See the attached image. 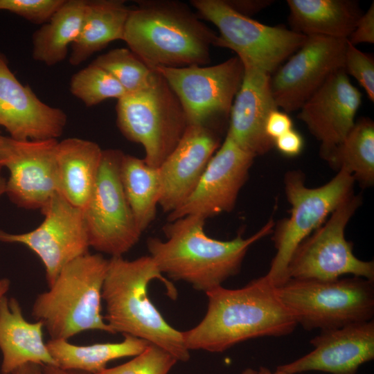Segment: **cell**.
I'll use <instances>...</instances> for the list:
<instances>
[{
    "mask_svg": "<svg viewBox=\"0 0 374 374\" xmlns=\"http://www.w3.org/2000/svg\"><path fill=\"white\" fill-rule=\"evenodd\" d=\"M304 145L302 136L292 129L274 141V146L283 155L296 157L299 155Z\"/></svg>",
    "mask_w": 374,
    "mask_h": 374,
    "instance_id": "cell-37",
    "label": "cell"
},
{
    "mask_svg": "<svg viewBox=\"0 0 374 374\" xmlns=\"http://www.w3.org/2000/svg\"><path fill=\"white\" fill-rule=\"evenodd\" d=\"M355 179L344 168L326 184L317 188L305 186L299 171L285 176V191L291 205L290 214L274 225L272 240L276 250L265 280L276 287L289 278L287 268L300 243L321 226L328 217L353 193Z\"/></svg>",
    "mask_w": 374,
    "mask_h": 374,
    "instance_id": "cell-6",
    "label": "cell"
},
{
    "mask_svg": "<svg viewBox=\"0 0 374 374\" xmlns=\"http://www.w3.org/2000/svg\"><path fill=\"white\" fill-rule=\"evenodd\" d=\"M130 8L121 0L87 1L69 63L78 66L115 40H123Z\"/></svg>",
    "mask_w": 374,
    "mask_h": 374,
    "instance_id": "cell-25",
    "label": "cell"
},
{
    "mask_svg": "<svg viewBox=\"0 0 374 374\" xmlns=\"http://www.w3.org/2000/svg\"><path fill=\"white\" fill-rule=\"evenodd\" d=\"M362 94L339 69L303 104L298 118L320 143V155L329 162L354 127Z\"/></svg>",
    "mask_w": 374,
    "mask_h": 374,
    "instance_id": "cell-17",
    "label": "cell"
},
{
    "mask_svg": "<svg viewBox=\"0 0 374 374\" xmlns=\"http://www.w3.org/2000/svg\"><path fill=\"white\" fill-rule=\"evenodd\" d=\"M166 80L178 98L188 125L215 130L229 117L244 74L238 56L213 66L154 69Z\"/></svg>",
    "mask_w": 374,
    "mask_h": 374,
    "instance_id": "cell-12",
    "label": "cell"
},
{
    "mask_svg": "<svg viewBox=\"0 0 374 374\" xmlns=\"http://www.w3.org/2000/svg\"><path fill=\"white\" fill-rule=\"evenodd\" d=\"M242 62L243 78L231 109L226 134L257 157L274 147L265 134V124L269 114L279 108L271 93V74L251 63Z\"/></svg>",
    "mask_w": 374,
    "mask_h": 374,
    "instance_id": "cell-21",
    "label": "cell"
},
{
    "mask_svg": "<svg viewBox=\"0 0 374 374\" xmlns=\"http://www.w3.org/2000/svg\"><path fill=\"white\" fill-rule=\"evenodd\" d=\"M310 343L311 352L276 368L290 374H357L362 364L374 359V321L321 330Z\"/></svg>",
    "mask_w": 374,
    "mask_h": 374,
    "instance_id": "cell-19",
    "label": "cell"
},
{
    "mask_svg": "<svg viewBox=\"0 0 374 374\" xmlns=\"http://www.w3.org/2000/svg\"><path fill=\"white\" fill-rule=\"evenodd\" d=\"M123 189L136 223L143 233L154 220L161 184L159 168L143 159L124 154L120 168Z\"/></svg>",
    "mask_w": 374,
    "mask_h": 374,
    "instance_id": "cell-28",
    "label": "cell"
},
{
    "mask_svg": "<svg viewBox=\"0 0 374 374\" xmlns=\"http://www.w3.org/2000/svg\"><path fill=\"white\" fill-rule=\"evenodd\" d=\"M116 112L120 132L143 147V159L156 168L175 149L188 125L178 98L157 71L148 87L117 100Z\"/></svg>",
    "mask_w": 374,
    "mask_h": 374,
    "instance_id": "cell-8",
    "label": "cell"
},
{
    "mask_svg": "<svg viewBox=\"0 0 374 374\" xmlns=\"http://www.w3.org/2000/svg\"><path fill=\"white\" fill-rule=\"evenodd\" d=\"M205 221L189 215L168 222L163 227L166 240L149 238L147 248L162 274L206 293L238 274L249 247L272 233L275 223L271 219L249 238L224 241L206 234Z\"/></svg>",
    "mask_w": 374,
    "mask_h": 374,
    "instance_id": "cell-2",
    "label": "cell"
},
{
    "mask_svg": "<svg viewBox=\"0 0 374 374\" xmlns=\"http://www.w3.org/2000/svg\"><path fill=\"white\" fill-rule=\"evenodd\" d=\"M291 30L306 37L347 39L363 14L350 0H287Z\"/></svg>",
    "mask_w": 374,
    "mask_h": 374,
    "instance_id": "cell-24",
    "label": "cell"
},
{
    "mask_svg": "<svg viewBox=\"0 0 374 374\" xmlns=\"http://www.w3.org/2000/svg\"><path fill=\"white\" fill-rule=\"evenodd\" d=\"M103 150L95 142L71 137L58 141L55 160L58 190L73 205L84 208L94 188Z\"/></svg>",
    "mask_w": 374,
    "mask_h": 374,
    "instance_id": "cell-23",
    "label": "cell"
},
{
    "mask_svg": "<svg viewBox=\"0 0 374 374\" xmlns=\"http://www.w3.org/2000/svg\"><path fill=\"white\" fill-rule=\"evenodd\" d=\"M162 282L172 299L177 298L175 286L160 272L150 256L132 260L111 257L102 289L105 303V322L113 334L121 333L144 339L172 354L178 361L190 359L181 331L172 327L150 301L149 283Z\"/></svg>",
    "mask_w": 374,
    "mask_h": 374,
    "instance_id": "cell-3",
    "label": "cell"
},
{
    "mask_svg": "<svg viewBox=\"0 0 374 374\" xmlns=\"http://www.w3.org/2000/svg\"><path fill=\"white\" fill-rule=\"evenodd\" d=\"M353 193L326 222L304 239L294 251L287 268L288 278L333 280L344 275L374 281V262L357 258L345 229L361 204Z\"/></svg>",
    "mask_w": 374,
    "mask_h": 374,
    "instance_id": "cell-10",
    "label": "cell"
},
{
    "mask_svg": "<svg viewBox=\"0 0 374 374\" xmlns=\"http://www.w3.org/2000/svg\"><path fill=\"white\" fill-rule=\"evenodd\" d=\"M70 91L87 107L96 105L107 99L118 100L127 94L111 74L91 63L73 74Z\"/></svg>",
    "mask_w": 374,
    "mask_h": 374,
    "instance_id": "cell-31",
    "label": "cell"
},
{
    "mask_svg": "<svg viewBox=\"0 0 374 374\" xmlns=\"http://www.w3.org/2000/svg\"><path fill=\"white\" fill-rule=\"evenodd\" d=\"M65 0H0V10H7L28 21L43 25Z\"/></svg>",
    "mask_w": 374,
    "mask_h": 374,
    "instance_id": "cell-34",
    "label": "cell"
},
{
    "mask_svg": "<svg viewBox=\"0 0 374 374\" xmlns=\"http://www.w3.org/2000/svg\"><path fill=\"white\" fill-rule=\"evenodd\" d=\"M328 163L347 170L355 181L364 187L374 183V123L368 118L355 122L354 127Z\"/></svg>",
    "mask_w": 374,
    "mask_h": 374,
    "instance_id": "cell-29",
    "label": "cell"
},
{
    "mask_svg": "<svg viewBox=\"0 0 374 374\" xmlns=\"http://www.w3.org/2000/svg\"><path fill=\"white\" fill-rule=\"evenodd\" d=\"M87 0H65L51 19L33 35V58L53 66L62 62L68 47L78 37L82 26Z\"/></svg>",
    "mask_w": 374,
    "mask_h": 374,
    "instance_id": "cell-27",
    "label": "cell"
},
{
    "mask_svg": "<svg viewBox=\"0 0 374 374\" xmlns=\"http://www.w3.org/2000/svg\"><path fill=\"white\" fill-rule=\"evenodd\" d=\"M292 129L293 123L287 113L276 109L269 114L265 124V132L271 140L274 141Z\"/></svg>",
    "mask_w": 374,
    "mask_h": 374,
    "instance_id": "cell-36",
    "label": "cell"
},
{
    "mask_svg": "<svg viewBox=\"0 0 374 374\" xmlns=\"http://www.w3.org/2000/svg\"><path fill=\"white\" fill-rule=\"evenodd\" d=\"M42 374H91L82 371L65 370L55 366H42Z\"/></svg>",
    "mask_w": 374,
    "mask_h": 374,
    "instance_id": "cell-39",
    "label": "cell"
},
{
    "mask_svg": "<svg viewBox=\"0 0 374 374\" xmlns=\"http://www.w3.org/2000/svg\"><path fill=\"white\" fill-rule=\"evenodd\" d=\"M234 11L247 17H250L269 6L271 0H224Z\"/></svg>",
    "mask_w": 374,
    "mask_h": 374,
    "instance_id": "cell-38",
    "label": "cell"
},
{
    "mask_svg": "<svg viewBox=\"0 0 374 374\" xmlns=\"http://www.w3.org/2000/svg\"><path fill=\"white\" fill-rule=\"evenodd\" d=\"M10 287V281L7 278H0V298L8 292Z\"/></svg>",
    "mask_w": 374,
    "mask_h": 374,
    "instance_id": "cell-41",
    "label": "cell"
},
{
    "mask_svg": "<svg viewBox=\"0 0 374 374\" xmlns=\"http://www.w3.org/2000/svg\"><path fill=\"white\" fill-rule=\"evenodd\" d=\"M44 219L36 229L23 233L0 230V242L26 246L40 259L50 287L62 268L89 252L90 247L83 209L55 193L40 210Z\"/></svg>",
    "mask_w": 374,
    "mask_h": 374,
    "instance_id": "cell-13",
    "label": "cell"
},
{
    "mask_svg": "<svg viewBox=\"0 0 374 374\" xmlns=\"http://www.w3.org/2000/svg\"><path fill=\"white\" fill-rule=\"evenodd\" d=\"M255 157L226 134L193 192L179 207L168 214V221L189 215L206 220L231 211Z\"/></svg>",
    "mask_w": 374,
    "mask_h": 374,
    "instance_id": "cell-16",
    "label": "cell"
},
{
    "mask_svg": "<svg viewBox=\"0 0 374 374\" xmlns=\"http://www.w3.org/2000/svg\"><path fill=\"white\" fill-rule=\"evenodd\" d=\"M57 139L17 140L0 135V168L9 171L5 194L18 207L41 210L59 193Z\"/></svg>",
    "mask_w": 374,
    "mask_h": 374,
    "instance_id": "cell-14",
    "label": "cell"
},
{
    "mask_svg": "<svg viewBox=\"0 0 374 374\" xmlns=\"http://www.w3.org/2000/svg\"><path fill=\"white\" fill-rule=\"evenodd\" d=\"M91 64L111 74L127 93L148 87L157 71L151 69L129 48H117L99 55Z\"/></svg>",
    "mask_w": 374,
    "mask_h": 374,
    "instance_id": "cell-30",
    "label": "cell"
},
{
    "mask_svg": "<svg viewBox=\"0 0 374 374\" xmlns=\"http://www.w3.org/2000/svg\"><path fill=\"white\" fill-rule=\"evenodd\" d=\"M207 310L195 327L181 332L188 350L222 353L244 341L292 333L297 323L264 276L242 287H218L206 293Z\"/></svg>",
    "mask_w": 374,
    "mask_h": 374,
    "instance_id": "cell-1",
    "label": "cell"
},
{
    "mask_svg": "<svg viewBox=\"0 0 374 374\" xmlns=\"http://www.w3.org/2000/svg\"><path fill=\"white\" fill-rule=\"evenodd\" d=\"M44 328L41 321L25 319L15 298H0L1 374H12L28 364L57 366L44 340Z\"/></svg>",
    "mask_w": 374,
    "mask_h": 374,
    "instance_id": "cell-22",
    "label": "cell"
},
{
    "mask_svg": "<svg viewBox=\"0 0 374 374\" xmlns=\"http://www.w3.org/2000/svg\"><path fill=\"white\" fill-rule=\"evenodd\" d=\"M12 374H42V366L37 364H28L19 368Z\"/></svg>",
    "mask_w": 374,
    "mask_h": 374,
    "instance_id": "cell-40",
    "label": "cell"
},
{
    "mask_svg": "<svg viewBox=\"0 0 374 374\" xmlns=\"http://www.w3.org/2000/svg\"><path fill=\"white\" fill-rule=\"evenodd\" d=\"M66 114L41 101L22 84L0 52V126L17 140L57 139L64 131Z\"/></svg>",
    "mask_w": 374,
    "mask_h": 374,
    "instance_id": "cell-18",
    "label": "cell"
},
{
    "mask_svg": "<svg viewBox=\"0 0 374 374\" xmlns=\"http://www.w3.org/2000/svg\"><path fill=\"white\" fill-rule=\"evenodd\" d=\"M257 373L258 374H290L278 368H276L275 371L272 372L269 368L265 366H260L258 371H257ZM301 374H303V373H301Z\"/></svg>",
    "mask_w": 374,
    "mask_h": 374,
    "instance_id": "cell-42",
    "label": "cell"
},
{
    "mask_svg": "<svg viewBox=\"0 0 374 374\" xmlns=\"http://www.w3.org/2000/svg\"><path fill=\"white\" fill-rule=\"evenodd\" d=\"M109 259L89 252L66 265L47 291L37 295L31 315L51 339L69 340L87 330L113 334L101 314Z\"/></svg>",
    "mask_w": 374,
    "mask_h": 374,
    "instance_id": "cell-5",
    "label": "cell"
},
{
    "mask_svg": "<svg viewBox=\"0 0 374 374\" xmlns=\"http://www.w3.org/2000/svg\"><path fill=\"white\" fill-rule=\"evenodd\" d=\"M199 18L219 30L215 46L233 51L242 62L271 74L306 41V36L285 27L261 24L241 15L224 0H192Z\"/></svg>",
    "mask_w": 374,
    "mask_h": 374,
    "instance_id": "cell-9",
    "label": "cell"
},
{
    "mask_svg": "<svg viewBox=\"0 0 374 374\" xmlns=\"http://www.w3.org/2000/svg\"><path fill=\"white\" fill-rule=\"evenodd\" d=\"M219 147L220 138L214 129L188 125L175 149L158 168L159 205L163 212H172L190 195Z\"/></svg>",
    "mask_w": 374,
    "mask_h": 374,
    "instance_id": "cell-20",
    "label": "cell"
},
{
    "mask_svg": "<svg viewBox=\"0 0 374 374\" xmlns=\"http://www.w3.org/2000/svg\"><path fill=\"white\" fill-rule=\"evenodd\" d=\"M344 69L353 76L366 91L369 100L374 101V59L347 40Z\"/></svg>",
    "mask_w": 374,
    "mask_h": 374,
    "instance_id": "cell-33",
    "label": "cell"
},
{
    "mask_svg": "<svg viewBox=\"0 0 374 374\" xmlns=\"http://www.w3.org/2000/svg\"><path fill=\"white\" fill-rule=\"evenodd\" d=\"M347 39L310 36L271 78V89L278 108L299 110L329 77L344 69Z\"/></svg>",
    "mask_w": 374,
    "mask_h": 374,
    "instance_id": "cell-15",
    "label": "cell"
},
{
    "mask_svg": "<svg viewBox=\"0 0 374 374\" xmlns=\"http://www.w3.org/2000/svg\"><path fill=\"white\" fill-rule=\"evenodd\" d=\"M178 360L162 348L149 344L140 354L124 364L97 374H168Z\"/></svg>",
    "mask_w": 374,
    "mask_h": 374,
    "instance_id": "cell-32",
    "label": "cell"
},
{
    "mask_svg": "<svg viewBox=\"0 0 374 374\" xmlns=\"http://www.w3.org/2000/svg\"><path fill=\"white\" fill-rule=\"evenodd\" d=\"M6 179L3 177L1 168H0V197L5 194Z\"/></svg>",
    "mask_w": 374,
    "mask_h": 374,
    "instance_id": "cell-43",
    "label": "cell"
},
{
    "mask_svg": "<svg viewBox=\"0 0 374 374\" xmlns=\"http://www.w3.org/2000/svg\"><path fill=\"white\" fill-rule=\"evenodd\" d=\"M124 154L118 149L103 150L96 182L83 208L90 247L111 257L123 256L138 242L142 233L121 181Z\"/></svg>",
    "mask_w": 374,
    "mask_h": 374,
    "instance_id": "cell-11",
    "label": "cell"
},
{
    "mask_svg": "<svg viewBox=\"0 0 374 374\" xmlns=\"http://www.w3.org/2000/svg\"><path fill=\"white\" fill-rule=\"evenodd\" d=\"M241 374H258L257 373V371L253 369V368H247L246 369H244Z\"/></svg>",
    "mask_w": 374,
    "mask_h": 374,
    "instance_id": "cell-44",
    "label": "cell"
},
{
    "mask_svg": "<svg viewBox=\"0 0 374 374\" xmlns=\"http://www.w3.org/2000/svg\"><path fill=\"white\" fill-rule=\"evenodd\" d=\"M351 44L356 46L362 43H374V3L358 19L354 30L347 39Z\"/></svg>",
    "mask_w": 374,
    "mask_h": 374,
    "instance_id": "cell-35",
    "label": "cell"
},
{
    "mask_svg": "<svg viewBox=\"0 0 374 374\" xmlns=\"http://www.w3.org/2000/svg\"><path fill=\"white\" fill-rule=\"evenodd\" d=\"M276 292L297 324L306 330L335 329L373 319L374 281L364 278H289Z\"/></svg>",
    "mask_w": 374,
    "mask_h": 374,
    "instance_id": "cell-7",
    "label": "cell"
},
{
    "mask_svg": "<svg viewBox=\"0 0 374 374\" xmlns=\"http://www.w3.org/2000/svg\"><path fill=\"white\" fill-rule=\"evenodd\" d=\"M149 344L144 339L125 335L119 342L80 346L66 339H50L46 346L57 367L97 374L107 368V364L113 360L138 355Z\"/></svg>",
    "mask_w": 374,
    "mask_h": 374,
    "instance_id": "cell-26",
    "label": "cell"
},
{
    "mask_svg": "<svg viewBox=\"0 0 374 374\" xmlns=\"http://www.w3.org/2000/svg\"><path fill=\"white\" fill-rule=\"evenodd\" d=\"M217 34L185 3L143 0L130 8L123 41L148 66H206Z\"/></svg>",
    "mask_w": 374,
    "mask_h": 374,
    "instance_id": "cell-4",
    "label": "cell"
}]
</instances>
